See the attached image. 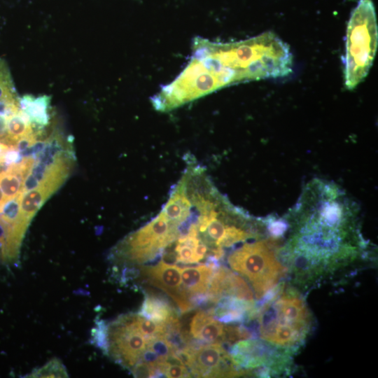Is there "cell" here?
Wrapping results in <instances>:
<instances>
[{
    "label": "cell",
    "mask_w": 378,
    "mask_h": 378,
    "mask_svg": "<svg viewBox=\"0 0 378 378\" xmlns=\"http://www.w3.org/2000/svg\"><path fill=\"white\" fill-rule=\"evenodd\" d=\"M358 207L335 183L312 180L289 214L291 232L288 252L296 261L337 258L354 253L360 241Z\"/></svg>",
    "instance_id": "1"
},
{
    "label": "cell",
    "mask_w": 378,
    "mask_h": 378,
    "mask_svg": "<svg viewBox=\"0 0 378 378\" xmlns=\"http://www.w3.org/2000/svg\"><path fill=\"white\" fill-rule=\"evenodd\" d=\"M192 48L214 58L238 83L285 77L293 71V55L272 31L239 41L220 43L196 37Z\"/></svg>",
    "instance_id": "2"
},
{
    "label": "cell",
    "mask_w": 378,
    "mask_h": 378,
    "mask_svg": "<svg viewBox=\"0 0 378 378\" xmlns=\"http://www.w3.org/2000/svg\"><path fill=\"white\" fill-rule=\"evenodd\" d=\"M378 27L372 0H360L347 24L344 83L348 90L357 87L368 76L376 55Z\"/></svg>",
    "instance_id": "3"
},
{
    "label": "cell",
    "mask_w": 378,
    "mask_h": 378,
    "mask_svg": "<svg viewBox=\"0 0 378 378\" xmlns=\"http://www.w3.org/2000/svg\"><path fill=\"white\" fill-rule=\"evenodd\" d=\"M275 239L246 242L232 251L230 267L252 285L257 299L272 289L285 273L275 255Z\"/></svg>",
    "instance_id": "4"
},
{
    "label": "cell",
    "mask_w": 378,
    "mask_h": 378,
    "mask_svg": "<svg viewBox=\"0 0 378 378\" xmlns=\"http://www.w3.org/2000/svg\"><path fill=\"white\" fill-rule=\"evenodd\" d=\"M190 374L197 377H221L241 375L220 342H211L197 347Z\"/></svg>",
    "instance_id": "5"
},
{
    "label": "cell",
    "mask_w": 378,
    "mask_h": 378,
    "mask_svg": "<svg viewBox=\"0 0 378 378\" xmlns=\"http://www.w3.org/2000/svg\"><path fill=\"white\" fill-rule=\"evenodd\" d=\"M139 272L150 284L172 298L181 313L188 312L195 308L182 289L181 267L160 260L155 265L141 266Z\"/></svg>",
    "instance_id": "6"
},
{
    "label": "cell",
    "mask_w": 378,
    "mask_h": 378,
    "mask_svg": "<svg viewBox=\"0 0 378 378\" xmlns=\"http://www.w3.org/2000/svg\"><path fill=\"white\" fill-rule=\"evenodd\" d=\"M218 266L203 264L181 268L182 289L189 300L195 295L206 293L213 273Z\"/></svg>",
    "instance_id": "7"
},
{
    "label": "cell",
    "mask_w": 378,
    "mask_h": 378,
    "mask_svg": "<svg viewBox=\"0 0 378 378\" xmlns=\"http://www.w3.org/2000/svg\"><path fill=\"white\" fill-rule=\"evenodd\" d=\"M145 297L138 314L155 323L167 325L178 317L175 309L164 298L150 293Z\"/></svg>",
    "instance_id": "8"
},
{
    "label": "cell",
    "mask_w": 378,
    "mask_h": 378,
    "mask_svg": "<svg viewBox=\"0 0 378 378\" xmlns=\"http://www.w3.org/2000/svg\"><path fill=\"white\" fill-rule=\"evenodd\" d=\"M52 194L41 186L22 192L20 198V211L22 216L30 222L43 203Z\"/></svg>",
    "instance_id": "9"
},
{
    "label": "cell",
    "mask_w": 378,
    "mask_h": 378,
    "mask_svg": "<svg viewBox=\"0 0 378 378\" xmlns=\"http://www.w3.org/2000/svg\"><path fill=\"white\" fill-rule=\"evenodd\" d=\"M132 317L135 326L143 334L147 340L164 337L167 332V326L155 323L140 316L138 313H132Z\"/></svg>",
    "instance_id": "10"
},
{
    "label": "cell",
    "mask_w": 378,
    "mask_h": 378,
    "mask_svg": "<svg viewBox=\"0 0 378 378\" xmlns=\"http://www.w3.org/2000/svg\"><path fill=\"white\" fill-rule=\"evenodd\" d=\"M23 181L24 178L15 173L5 172L0 174V188L6 202L22 192Z\"/></svg>",
    "instance_id": "11"
},
{
    "label": "cell",
    "mask_w": 378,
    "mask_h": 378,
    "mask_svg": "<svg viewBox=\"0 0 378 378\" xmlns=\"http://www.w3.org/2000/svg\"><path fill=\"white\" fill-rule=\"evenodd\" d=\"M196 340L208 343L225 342V326L214 318L204 326Z\"/></svg>",
    "instance_id": "12"
},
{
    "label": "cell",
    "mask_w": 378,
    "mask_h": 378,
    "mask_svg": "<svg viewBox=\"0 0 378 378\" xmlns=\"http://www.w3.org/2000/svg\"><path fill=\"white\" fill-rule=\"evenodd\" d=\"M31 377H68L64 366L57 359L50 360L41 368L33 371Z\"/></svg>",
    "instance_id": "13"
},
{
    "label": "cell",
    "mask_w": 378,
    "mask_h": 378,
    "mask_svg": "<svg viewBox=\"0 0 378 378\" xmlns=\"http://www.w3.org/2000/svg\"><path fill=\"white\" fill-rule=\"evenodd\" d=\"M214 316V308L197 312L190 321L189 337L196 339L204 326L213 319Z\"/></svg>",
    "instance_id": "14"
},
{
    "label": "cell",
    "mask_w": 378,
    "mask_h": 378,
    "mask_svg": "<svg viewBox=\"0 0 378 378\" xmlns=\"http://www.w3.org/2000/svg\"><path fill=\"white\" fill-rule=\"evenodd\" d=\"M146 348L153 351L163 360L174 354L176 349L164 337L147 340Z\"/></svg>",
    "instance_id": "15"
},
{
    "label": "cell",
    "mask_w": 378,
    "mask_h": 378,
    "mask_svg": "<svg viewBox=\"0 0 378 378\" xmlns=\"http://www.w3.org/2000/svg\"><path fill=\"white\" fill-rule=\"evenodd\" d=\"M134 377H157V368L145 362L137 363L130 370Z\"/></svg>",
    "instance_id": "16"
},
{
    "label": "cell",
    "mask_w": 378,
    "mask_h": 378,
    "mask_svg": "<svg viewBox=\"0 0 378 378\" xmlns=\"http://www.w3.org/2000/svg\"><path fill=\"white\" fill-rule=\"evenodd\" d=\"M164 375L169 378H182L190 377V373L183 365L170 364L165 361Z\"/></svg>",
    "instance_id": "17"
},
{
    "label": "cell",
    "mask_w": 378,
    "mask_h": 378,
    "mask_svg": "<svg viewBox=\"0 0 378 378\" xmlns=\"http://www.w3.org/2000/svg\"><path fill=\"white\" fill-rule=\"evenodd\" d=\"M5 202H6V200H5L4 196L0 188V211Z\"/></svg>",
    "instance_id": "18"
}]
</instances>
